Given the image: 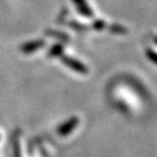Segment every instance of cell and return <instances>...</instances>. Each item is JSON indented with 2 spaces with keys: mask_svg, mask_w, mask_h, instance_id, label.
<instances>
[{
  "mask_svg": "<svg viewBox=\"0 0 157 157\" xmlns=\"http://www.w3.org/2000/svg\"><path fill=\"white\" fill-rule=\"evenodd\" d=\"M64 51V45L61 43H56V44L51 45V48L48 51V57L49 58H54V57H58L63 55Z\"/></svg>",
  "mask_w": 157,
  "mask_h": 157,
  "instance_id": "cell-6",
  "label": "cell"
},
{
  "mask_svg": "<svg viewBox=\"0 0 157 157\" xmlns=\"http://www.w3.org/2000/svg\"><path fill=\"white\" fill-rule=\"evenodd\" d=\"M73 2L77 6L79 13H82L83 15H85V17H92L93 15V13L90 10V7L87 6V4L85 2V0H73Z\"/></svg>",
  "mask_w": 157,
  "mask_h": 157,
  "instance_id": "cell-5",
  "label": "cell"
},
{
  "mask_svg": "<svg viewBox=\"0 0 157 157\" xmlns=\"http://www.w3.org/2000/svg\"><path fill=\"white\" fill-rule=\"evenodd\" d=\"M45 44H47V42L44 40L29 41V42H26V43L20 45V51L22 54H32V52H35V51L42 49L43 47H45Z\"/></svg>",
  "mask_w": 157,
  "mask_h": 157,
  "instance_id": "cell-2",
  "label": "cell"
},
{
  "mask_svg": "<svg viewBox=\"0 0 157 157\" xmlns=\"http://www.w3.org/2000/svg\"><path fill=\"white\" fill-rule=\"evenodd\" d=\"M78 124V119L77 118H71L70 120H67V122H64L62 126H59L57 129V134L59 136H67L69 135L73 129L77 127Z\"/></svg>",
  "mask_w": 157,
  "mask_h": 157,
  "instance_id": "cell-3",
  "label": "cell"
},
{
  "mask_svg": "<svg viewBox=\"0 0 157 157\" xmlns=\"http://www.w3.org/2000/svg\"><path fill=\"white\" fill-rule=\"evenodd\" d=\"M13 143H14V151H15V157H20V151H19V139H14L13 140Z\"/></svg>",
  "mask_w": 157,
  "mask_h": 157,
  "instance_id": "cell-7",
  "label": "cell"
},
{
  "mask_svg": "<svg viewBox=\"0 0 157 157\" xmlns=\"http://www.w3.org/2000/svg\"><path fill=\"white\" fill-rule=\"evenodd\" d=\"M155 42H156V43H157V39H155Z\"/></svg>",
  "mask_w": 157,
  "mask_h": 157,
  "instance_id": "cell-8",
  "label": "cell"
},
{
  "mask_svg": "<svg viewBox=\"0 0 157 157\" xmlns=\"http://www.w3.org/2000/svg\"><path fill=\"white\" fill-rule=\"evenodd\" d=\"M61 61H62V62L64 63L67 67L72 69L73 71H76V72H79V73H87L89 72L87 67H85L83 63H80L79 61L75 59V58H72V57L65 56V55H61Z\"/></svg>",
  "mask_w": 157,
  "mask_h": 157,
  "instance_id": "cell-1",
  "label": "cell"
},
{
  "mask_svg": "<svg viewBox=\"0 0 157 157\" xmlns=\"http://www.w3.org/2000/svg\"><path fill=\"white\" fill-rule=\"evenodd\" d=\"M44 33H45V35H48V36H51V37H54V39L63 41L64 43H70V37L67 36V34L62 33V32H57V30L48 28L44 30Z\"/></svg>",
  "mask_w": 157,
  "mask_h": 157,
  "instance_id": "cell-4",
  "label": "cell"
}]
</instances>
